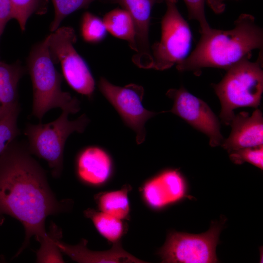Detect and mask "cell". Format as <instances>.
I'll use <instances>...</instances> for the list:
<instances>
[{
  "label": "cell",
  "instance_id": "cell-1",
  "mask_svg": "<svg viewBox=\"0 0 263 263\" xmlns=\"http://www.w3.org/2000/svg\"><path fill=\"white\" fill-rule=\"evenodd\" d=\"M70 205L68 199H56L27 143L17 139L11 143L0 156V225L6 214L24 226L25 239L16 256L28 246L32 236L39 243L45 239L46 218L67 211Z\"/></svg>",
  "mask_w": 263,
  "mask_h": 263
},
{
  "label": "cell",
  "instance_id": "cell-2",
  "mask_svg": "<svg viewBox=\"0 0 263 263\" xmlns=\"http://www.w3.org/2000/svg\"><path fill=\"white\" fill-rule=\"evenodd\" d=\"M234 27L223 30L211 28L201 36L195 48L176 65L181 72H192L198 75L205 68L226 70L252 51L263 49V29L254 16L242 14L235 20Z\"/></svg>",
  "mask_w": 263,
  "mask_h": 263
},
{
  "label": "cell",
  "instance_id": "cell-3",
  "mask_svg": "<svg viewBox=\"0 0 263 263\" xmlns=\"http://www.w3.org/2000/svg\"><path fill=\"white\" fill-rule=\"evenodd\" d=\"M48 36L33 46L27 59L33 86L32 114L41 121L50 110L59 108L69 113L80 110V102L62 90L61 75L54 66L48 47Z\"/></svg>",
  "mask_w": 263,
  "mask_h": 263
},
{
  "label": "cell",
  "instance_id": "cell-4",
  "mask_svg": "<svg viewBox=\"0 0 263 263\" xmlns=\"http://www.w3.org/2000/svg\"><path fill=\"white\" fill-rule=\"evenodd\" d=\"M252 56L242 58L227 69L225 76L212 86L221 105L220 117L228 125L235 115L234 110L243 107L257 109L263 92V50L255 61Z\"/></svg>",
  "mask_w": 263,
  "mask_h": 263
},
{
  "label": "cell",
  "instance_id": "cell-5",
  "mask_svg": "<svg viewBox=\"0 0 263 263\" xmlns=\"http://www.w3.org/2000/svg\"><path fill=\"white\" fill-rule=\"evenodd\" d=\"M69 114L62 111L56 119L46 124H27L24 131L30 152L47 162L55 178L59 177L62 171L64 149L68 137L74 132H83L89 121L85 114L70 121Z\"/></svg>",
  "mask_w": 263,
  "mask_h": 263
},
{
  "label": "cell",
  "instance_id": "cell-6",
  "mask_svg": "<svg viewBox=\"0 0 263 263\" xmlns=\"http://www.w3.org/2000/svg\"><path fill=\"white\" fill-rule=\"evenodd\" d=\"M178 1L164 0L167 8L161 22V38L150 46L151 69L163 71L177 65L189 52L192 34L188 22L178 10Z\"/></svg>",
  "mask_w": 263,
  "mask_h": 263
},
{
  "label": "cell",
  "instance_id": "cell-7",
  "mask_svg": "<svg viewBox=\"0 0 263 263\" xmlns=\"http://www.w3.org/2000/svg\"><path fill=\"white\" fill-rule=\"evenodd\" d=\"M48 38L52 60L55 63H60L67 83L77 93L91 97L94 80L86 62L74 47L76 41L74 29L70 26L59 27Z\"/></svg>",
  "mask_w": 263,
  "mask_h": 263
},
{
  "label": "cell",
  "instance_id": "cell-8",
  "mask_svg": "<svg viewBox=\"0 0 263 263\" xmlns=\"http://www.w3.org/2000/svg\"><path fill=\"white\" fill-rule=\"evenodd\" d=\"M222 223L212 222L209 229L201 234L170 233L159 254L163 263H217L216 247Z\"/></svg>",
  "mask_w": 263,
  "mask_h": 263
},
{
  "label": "cell",
  "instance_id": "cell-9",
  "mask_svg": "<svg viewBox=\"0 0 263 263\" xmlns=\"http://www.w3.org/2000/svg\"><path fill=\"white\" fill-rule=\"evenodd\" d=\"M100 91L119 113L124 122L136 133L137 144L145 139V124L157 113L146 109L142 104L144 88L130 84L124 87L115 86L104 77L98 83Z\"/></svg>",
  "mask_w": 263,
  "mask_h": 263
},
{
  "label": "cell",
  "instance_id": "cell-10",
  "mask_svg": "<svg viewBox=\"0 0 263 263\" xmlns=\"http://www.w3.org/2000/svg\"><path fill=\"white\" fill-rule=\"evenodd\" d=\"M167 95L173 100L170 112L207 135L211 147L222 144L224 139L220 131V123L205 102L190 93L183 86L178 89H169Z\"/></svg>",
  "mask_w": 263,
  "mask_h": 263
},
{
  "label": "cell",
  "instance_id": "cell-11",
  "mask_svg": "<svg viewBox=\"0 0 263 263\" xmlns=\"http://www.w3.org/2000/svg\"><path fill=\"white\" fill-rule=\"evenodd\" d=\"M164 0H115L131 15L135 31L136 52L132 57L134 64L140 68L151 69L152 58L149 40L151 13L153 6Z\"/></svg>",
  "mask_w": 263,
  "mask_h": 263
},
{
  "label": "cell",
  "instance_id": "cell-12",
  "mask_svg": "<svg viewBox=\"0 0 263 263\" xmlns=\"http://www.w3.org/2000/svg\"><path fill=\"white\" fill-rule=\"evenodd\" d=\"M229 125L230 134L221 144L228 152L263 145V117L260 110L256 109L251 115L245 112L234 115Z\"/></svg>",
  "mask_w": 263,
  "mask_h": 263
},
{
  "label": "cell",
  "instance_id": "cell-13",
  "mask_svg": "<svg viewBox=\"0 0 263 263\" xmlns=\"http://www.w3.org/2000/svg\"><path fill=\"white\" fill-rule=\"evenodd\" d=\"M148 204L159 208L181 198L185 184L180 174L176 170H167L147 182L143 189Z\"/></svg>",
  "mask_w": 263,
  "mask_h": 263
},
{
  "label": "cell",
  "instance_id": "cell-14",
  "mask_svg": "<svg viewBox=\"0 0 263 263\" xmlns=\"http://www.w3.org/2000/svg\"><path fill=\"white\" fill-rule=\"evenodd\" d=\"M76 171L85 183L97 185L104 183L111 170V161L107 153L96 147H89L82 150L76 160Z\"/></svg>",
  "mask_w": 263,
  "mask_h": 263
},
{
  "label": "cell",
  "instance_id": "cell-15",
  "mask_svg": "<svg viewBox=\"0 0 263 263\" xmlns=\"http://www.w3.org/2000/svg\"><path fill=\"white\" fill-rule=\"evenodd\" d=\"M86 243L87 241L84 240L76 245L65 244L60 239L56 242L61 252L79 263H144L124 251L119 246H115L106 251L96 252L88 249Z\"/></svg>",
  "mask_w": 263,
  "mask_h": 263
},
{
  "label": "cell",
  "instance_id": "cell-16",
  "mask_svg": "<svg viewBox=\"0 0 263 263\" xmlns=\"http://www.w3.org/2000/svg\"><path fill=\"white\" fill-rule=\"evenodd\" d=\"M25 70L18 61H0V119L19 105L18 84Z\"/></svg>",
  "mask_w": 263,
  "mask_h": 263
},
{
  "label": "cell",
  "instance_id": "cell-17",
  "mask_svg": "<svg viewBox=\"0 0 263 263\" xmlns=\"http://www.w3.org/2000/svg\"><path fill=\"white\" fill-rule=\"evenodd\" d=\"M107 31L115 38L125 40L136 52L135 31L130 14L123 8H116L106 13L102 19Z\"/></svg>",
  "mask_w": 263,
  "mask_h": 263
},
{
  "label": "cell",
  "instance_id": "cell-18",
  "mask_svg": "<svg viewBox=\"0 0 263 263\" xmlns=\"http://www.w3.org/2000/svg\"><path fill=\"white\" fill-rule=\"evenodd\" d=\"M128 191L126 188L101 195L98 201L100 209L120 220L125 219L130 210Z\"/></svg>",
  "mask_w": 263,
  "mask_h": 263
},
{
  "label": "cell",
  "instance_id": "cell-19",
  "mask_svg": "<svg viewBox=\"0 0 263 263\" xmlns=\"http://www.w3.org/2000/svg\"><path fill=\"white\" fill-rule=\"evenodd\" d=\"M85 214L92 220L98 231L108 240L114 242L122 236L123 226L121 220L91 209L86 210Z\"/></svg>",
  "mask_w": 263,
  "mask_h": 263
},
{
  "label": "cell",
  "instance_id": "cell-20",
  "mask_svg": "<svg viewBox=\"0 0 263 263\" xmlns=\"http://www.w3.org/2000/svg\"><path fill=\"white\" fill-rule=\"evenodd\" d=\"M61 236V230L52 223L48 236L40 242V246L37 252V262L64 263L61 252L56 244Z\"/></svg>",
  "mask_w": 263,
  "mask_h": 263
},
{
  "label": "cell",
  "instance_id": "cell-21",
  "mask_svg": "<svg viewBox=\"0 0 263 263\" xmlns=\"http://www.w3.org/2000/svg\"><path fill=\"white\" fill-rule=\"evenodd\" d=\"M80 30L83 40L90 43L102 41L107 32L103 20L89 12H86L82 15Z\"/></svg>",
  "mask_w": 263,
  "mask_h": 263
},
{
  "label": "cell",
  "instance_id": "cell-22",
  "mask_svg": "<svg viewBox=\"0 0 263 263\" xmlns=\"http://www.w3.org/2000/svg\"><path fill=\"white\" fill-rule=\"evenodd\" d=\"M14 19L18 22L22 31L26 28L28 19L33 14H43L47 9V0H11Z\"/></svg>",
  "mask_w": 263,
  "mask_h": 263
},
{
  "label": "cell",
  "instance_id": "cell-23",
  "mask_svg": "<svg viewBox=\"0 0 263 263\" xmlns=\"http://www.w3.org/2000/svg\"><path fill=\"white\" fill-rule=\"evenodd\" d=\"M20 112L19 105L0 119V156L20 134L18 126V118Z\"/></svg>",
  "mask_w": 263,
  "mask_h": 263
},
{
  "label": "cell",
  "instance_id": "cell-24",
  "mask_svg": "<svg viewBox=\"0 0 263 263\" xmlns=\"http://www.w3.org/2000/svg\"><path fill=\"white\" fill-rule=\"evenodd\" d=\"M55 8V17L50 27L53 32L59 27L63 20L78 10L87 8L96 0H52Z\"/></svg>",
  "mask_w": 263,
  "mask_h": 263
},
{
  "label": "cell",
  "instance_id": "cell-25",
  "mask_svg": "<svg viewBox=\"0 0 263 263\" xmlns=\"http://www.w3.org/2000/svg\"><path fill=\"white\" fill-rule=\"evenodd\" d=\"M229 153L230 160L235 164L247 162L263 169V145L242 148Z\"/></svg>",
  "mask_w": 263,
  "mask_h": 263
},
{
  "label": "cell",
  "instance_id": "cell-26",
  "mask_svg": "<svg viewBox=\"0 0 263 263\" xmlns=\"http://www.w3.org/2000/svg\"><path fill=\"white\" fill-rule=\"evenodd\" d=\"M206 0H184L190 20H196L200 26L201 34L208 32L211 29L205 15V4Z\"/></svg>",
  "mask_w": 263,
  "mask_h": 263
},
{
  "label": "cell",
  "instance_id": "cell-27",
  "mask_svg": "<svg viewBox=\"0 0 263 263\" xmlns=\"http://www.w3.org/2000/svg\"><path fill=\"white\" fill-rule=\"evenodd\" d=\"M14 10L11 0H0V33L2 34L7 23L14 19Z\"/></svg>",
  "mask_w": 263,
  "mask_h": 263
},
{
  "label": "cell",
  "instance_id": "cell-28",
  "mask_svg": "<svg viewBox=\"0 0 263 263\" xmlns=\"http://www.w3.org/2000/svg\"><path fill=\"white\" fill-rule=\"evenodd\" d=\"M225 0H206V2L215 13L220 14L225 10Z\"/></svg>",
  "mask_w": 263,
  "mask_h": 263
},
{
  "label": "cell",
  "instance_id": "cell-29",
  "mask_svg": "<svg viewBox=\"0 0 263 263\" xmlns=\"http://www.w3.org/2000/svg\"><path fill=\"white\" fill-rule=\"evenodd\" d=\"M104 2H111V3H115L114 0H103Z\"/></svg>",
  "mask_w": 263,
  "mask_h": 263
},
{
  "label": "cell",
  "instance_id": "cell-30",
  "mask_svg": "<svg viewBox=\"0 0 263 263\" xmlns=\"http://www.w3.org/2000/svg\"><path fill=\"white\" fill-rule=\"evenodd\" d=\"M1 35H2V34L0 33V37H1Z\"/></svg>",
  "mask_w": 263,
  "mask_h": 263
}]
</instances>
